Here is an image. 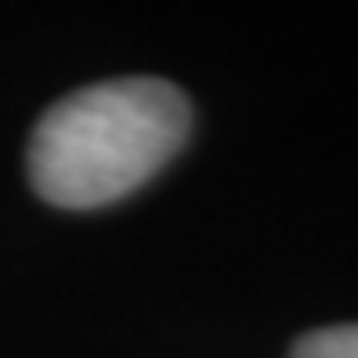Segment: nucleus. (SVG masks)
<instances>
[{"label":"nucleus","mask_w":358,"mask_h":358,"mask_svg":"<svg viewBox=\"0 0 358 358\" xmlns=\"http://www.w3.org/2000/svg\"><path fill=\"white\" fill-rule=\"evenodd\" d=\"M190 134L186 95L164 78H113L43 113L27 151L35 190L57 208H104L156 177Z\"/></svg>","instance_id":"1"},{"label":"nucleus","mask_w":358,"mask_h":358,"mask_svg":"<svg viewBox=\"0 0 358 358\" xmlns=\"http://www.w3.org/2000/svg\"><path fill=\"white\" fill-rule=\"evenodd\" d=\"M294 358H358V324H337L306 332L294 345Z\"/></svg>","instance_id":"2"}]
</instances>
